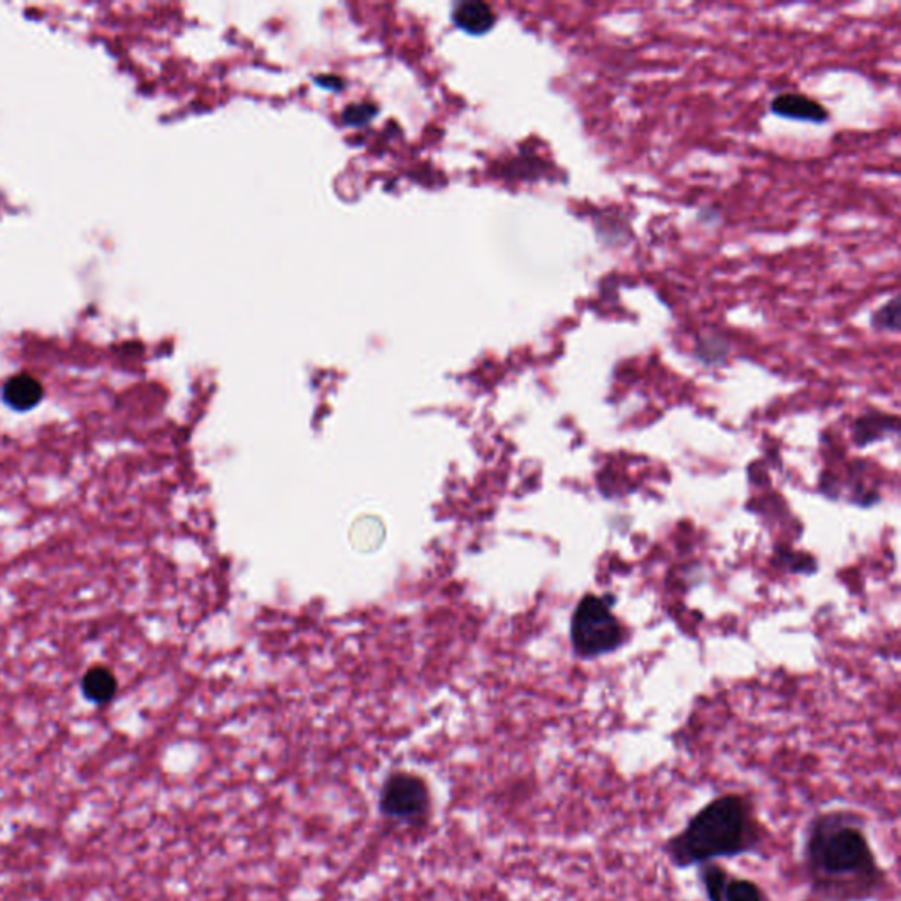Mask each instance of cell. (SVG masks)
<instances>
[{
  "mask_svg": "<svg viewBox=\"0 0 901 901\" xmlns=\"http://www.w3.org/2000/svg\"><path fill=\"white\" fill-rule=\"evenodd\" d=\"M801 865L816 901H874L889 889L866 817L852 808H828L808 821Z\"/></svg>",
  "mask_w": 901,
  "mask_h": 901,
  "instance_id": "1",
  "label": "cell"
},
{
  "mask_svg": "<svg viewBox=\"0 0 901 901\" xmlns=\"http://www.w3.org/2000/svg\"><path fill=\"white\" fill-rule=\"evenodd\" d=\"M767 830L758 807L743 793L720 794L709 799L662 843V854L678 870H689L718 859L759 854Z\"/></svg>",
  "mask_w": 901,
  "mask_h": 901,
  "instance_id": "2",
  "label": "cell"
},
{
  "mask_svg": "<svg viewBox=\"0 0 901 901\" xmlns=\"http://www.w3.org/2000/svg\"><path fill=\"white\" fill-rule=\"evenodd\" d=\"M570 639L581 657H599L616 650L622 643V627L611 613L610 602L602 597H585L573 614Z\"/></svg>",
  "mask_w": 901,
  "mask_h": 901,
  "instance_id": "3",
  "label": "cell"
},
{
  "mask_svg": "<svg viewBox=\"0 0 901 901\" xmlns=\"http://www.w3.org/2000/svg\"><path fill=\"white\" fill-rule=\"evenodd\" d=\"M381 810L391 821L419 824L430 812L428 785L413 773H393L382 785Z\"/></svg>",
  "mask_w": 901,
  "mask_h": 901,
  "instance_id": "4",
  "label": "cell"
},
{
  "mask_svg": "<svg viewBox=\"0 0 901 901\" xmlns=\"http://www.w3.org/2000/svg\"><path fill=\"white\" fill-rule=\"evenodd\" d=\"M770 109L776 117L790 118V120L812 122V124H825L830 120V112L824 104L801 92L776 94L770 103Z\"/></svg>",
  "mask_w": 901,
  "mask_h": 901,
  "instance_id": "5",
  "label": "cell"
},
{
  "mask_svg": "<svg viewBox=\"0 0 901 901\" xmlns=\"http://www.w3.org/2000/svg\"><path fill=\"white\" fill-rule=\"evenodd\" d=\"M453 20L458 28L472 36H483L497 23L494 8L481 0H465L454 5Z\"/></svg>",
  "mask_w": 901,
  "mask_h": 901,
  "instance_id": "6",
  "label": "cell"
},
{
  "mask_svg": "<svg viewBox=\"0 0 901 901\" xmlns=\"http://www.w3.org/2000/svg\"><path fill=\"white\" fill-rule=\"evenodd\" d=\"M2 398L14 411L25 413L39 404L43 398V386L34 377L25 376V373L14 376L5 382Z\"/></svg>",
  "mask_w": 901,
  "mask_h": 901,
  "instance_id": "7",
  "label": "cell"
},
{
  "mask_svg": "<svg viewBox=\"0 0 901 901\" xmlns=\"http://www.w3.org/2000/svg\"><path fill=\"white\" fill-rule=\"evenodd\" d=\"M596 231L608 247H624L633 239L628 220L619 211H605L597 217Z\"/></svg>",
  "mask_w": 901,
  "mask_h": 901,
  "instance_id": "8",
  "label": "cell"
},
{
  "mask_svg": "<svg viewBox=\"0 0 901 901\" xmlns=\"http://www.w3.org/2000/svg\"><path fill=\"white\" fill-rule=\"evenodd\" d=\"M81 689L90 703L106 704L117 694V680L108 669H92L83 678Z\"/></svg>",
  "mask_w": 901,
  "mask_h": 901,
  "instance_id": "9",
  "label": "cell"
},
{
  "mask_svg": "<svg viewBox=\"0 0 901 901\" xmlns=\"http://www.w3.org/2000/svg\"><path fill=\"white\" fill-rule=\"evenodd\" d=\"M731 350V342L723 333L708 332L695 340L694 356L704 365H718L726 361Z\"/></svg>",
  "mask_w": 901,
  "mask_h": 901,
  "instance_id": "10",
  "label": "cell"
},
{
  "mask_svg": "<svg viewBox=\"0 0 901 901\" xmlns=\"http://www.w3.org/2000/svg\"><path fill=\"white\" fill-rule=\"evenodd\" d=\"M718 901H767V897L758 882L729 874Z\"/></svg>",
  "mask_w": 901,
  "mask_h": 901,
  "instance_id": "11",
  "label": "cell"
},
{
  "mask_svg": "<svg viewBox=\"0 0 901 901\" xmlns=\"http://www.w3.org/2000/svg\"><path fill=\"white\" fill-rule=\"evenodd\" d=\"M900 297H892L891 300L882 303L879 309L874 310L870 317L871 330L880 333L900 332Z\"/></svg>",
  "mask_w": 901,
  "mask_h": 901,
  "instance_id": "12",
  "label": "cell"
},
{
  "mask_svg": "<svg viewBox=\"0 0 901 901\" xmlns=\"http://www.w3.org/2000/svg\"><path fill=\"white\" fill-rule=\"evenodd\" d=\"M376 113L377 108L373 104H350L349 108L344 112V120H346L349 126H361V124H367L368 120H372Z\"/></svg>",
  "mask_w": 901,
  "mask_h": 901,
  "instance_id": "13",
  "label": "cell"
}]
</instances>
